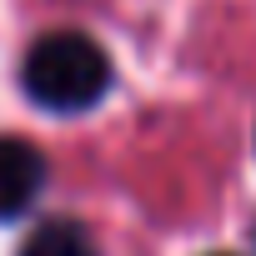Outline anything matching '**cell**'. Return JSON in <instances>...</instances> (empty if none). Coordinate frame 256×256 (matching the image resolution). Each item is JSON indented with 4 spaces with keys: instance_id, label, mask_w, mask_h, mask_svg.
<instances>
[{
    "instance_id": "cell-2",
    "label": "cell",
    "mask_w": 256,
    "mask_h": 256,
    "mask_svg": "<svg viewBox=\"0 0 256 256\" xmlns=\"http://www.w3.org/2000/svg\"><path fill=\"white\" fill-rule=\"evenodd\" d=\"M46 191V156L20 141V136H0V221L26 216Z\"/></svg>"
},
{
    "instance_id": "cell-1",
    "label": "cell",
    "mask_w": 256,
    "mask_h": 256,
    "mask_svg": "<svg viewBox=\"0 0 256 256\" xmlns=\"http://www.w3.org/2000/svg\"><path fill=\"white\" fill-rule=\"evenodd\" d=\"M20 86H26V96L40 110L76 116V110H90L110 90V60H106V50L90 36H80V30H50V36H40L26 50Z\"/></svg>"
},
{
    "instance_id": "cell-3",
    "label": "cell",
    "mask_w": 256,
    "mask_h": 256,
    "mask_svg": "<svg viewBox=\"0 0 256 256\" xmlns=\"http://www.w3.org/2000/svg\"><path fill=\"white\" fill-rule=\"evenodd\" d=\"M20 256H100V246H96V236L80 221L56 216V221H40L20 241Z\"/></svg>"
}]
</instances>
